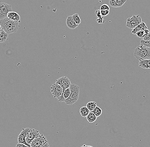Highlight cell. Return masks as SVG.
Here are the masks:
<instances>
[{
	"instance_id": "6da1fadb",
	"label": "cell",
	"mask_w": 150,
	"mask_h": 147,
	"mask_svg": "<svg viewBox=\"0 0 150 147\" xmlns=\"http://www.w3.org/2000/svg\"><path fill=\"white\" fill-rule=\"evenodd\" d=\"M0 25L2 30L8 34L16 32L20 27L18 22L10 19L7 17L0 20Z\"/></svg>"
},
{
	"instance_id": "7a4b0ae2",
	"label": "cell",
	"mask_w": 150,
	"mask_h": 147,
	"mask_svg": "<svg viewBox=\"0 0 150 147\" xmlns=\"http://www.w3.org/2000/svg\"><path fill=\"white\" fill-rule=\"evenodd\" d=\"M134 56L139 61L150 60V48L140 44L135 49Z\"/></svg>"
},
{
	"instance_id": "3957f363",
	"label": "cell",
	"mask_w": 150,
	"mask_h": 147,
	"mask_svg": "<svg viewBox=\"0 0 150 147\" xmlns=\"http://www.w3.org/2000/svg\"><path fill=\"white\" fill-rule=\"evenodd\" d=\"M70 94L69 97L65 100L66 104L72 105L77 102L79 97L80 88L76 84H72L70 87Z\"/></svg>"
},
{
	"instance_id": "277c9868",
	"label": "cell",
	"mask_w": 150,
	"mask_h": 147,
	"mask_svg": "<svg viewBox=\"0 0 150 147\" xmlns=\"http://www.w3.org/2000/svg\"><path fill=\"white\" fill-rule=\"evenodd\" d=\"M142 22L141 18L139 15H133L132 17L127 19L126 26L130 29H134Z\"/></svg>"
},
{
	"instance_id": "5b68a950",
	"label": "cell",
	"mask_w": 150,
	"mask_h": 147,
	"mask_svg": "<svg viewBox=\"0 0 150 147\" xmlns=\"http://www.w3.org/2000/svg\"><path fill=\"white\" fill-rule=\"evenodd\" d=\"M12 11V6L5 3H0V20L6 17L8 13Z\"/></svg>"
},
{
	"instance_id": "8992f818",
	"label": "cell",
	"mask_w": 150,
	"mask_h": 147,
	"mask_svg": "<svg viewBox=\"0 0 150 147\" xmlns=\"http://www.w3.org/2000/svg\"><path fill=\"white\" fill-rule=\"evenodd\" d=\"M47 142L46 137L44 135L39 134L30 145L31 147H40Z\"/></svg>"
},
{
	"instance_id": "52a82bcc",
	"label": "cell",
	"mask_w": 150,
	"mask_h": 147,
	"mask_svg": "<svg viewBox=\"0 0 150 147\" xmlns=\"http://www.w3.org/2000/svg\"><path fill=\"white\" fill-rule=\"evenodd\" d=\"M56 84H59L62 88L64 91L66 89L70 88L71 83L69 79L67 76H63L58 79L56 81Z\"/></svg>"
},
{
	"instance_id": "ba28073f",
	"label": "cell",
	"mask_w": 150,
	"mask_h": 147,
	"mask_svg": "<svg viewBox=\"0 0 150 147\" xmlns=\"http://www.w3.org/2000/svg\"><path fill=\"white\" fill-rule=\"evenodd\" d=\"M51 92L54 98H58L60 97L62 94V88L59 84L53 83L51 87Z\"/></svg>"
},
{
	"instance_id": "9c48e42d",
	"label": "cell",
	"mask_w": 150,
	"mask_h": 147,
	"mask_svg": "<svg viewBox=\"0 0 150 147\" xmlns=\"http://www.w3.org/2000/svg\"><path fill=\"white\" fill-rule=\"evenodd\" d=\"M39 131L35 129H30L26 136V142L28 144H30L33 140L39 134Z\"/></svg>"
},
{
	"instance_id": "30bf717a",
	"label": "cell",
	"mask_w": 150,
	"mask_h": 147,
	"mask_svg": "<svg viewBox=\"0 0 150 147\" xmlns=\"http://www.w3.org/2000/svg\"><path fill=\"white\" fill-rule=\"evenodd\" d=\"M30 130V128H26V129H23L22 132H21L18 136V143H22V144L27 145V146L29 145L26 142L25 139H26L27 134H28Z\"/></svg>"
},
{
	"instance_id": "8fae6325",
	"label": "cell",
	"mask_w": 150,
	"mask_h": 147,
	"mask_svg": "<svg viewBox=\"0 0 150 147\" xmlns=\"http://www.w3.org/2000/svg\"><path fill=\"white\" fill-rule=\"evenodd\" d=\"M66 23L67 27L71 29V30H74V29L77 27L78 26V25H77L75 23L72 16H69L67 17L66 21Z\"/></svg>"
},
{
	"instance_id": "7c38bea8",
	"label": "cell",
	"mask_w": 150,
	"mask_h": 147,
	"mask_svg": "<svg viewBox=\"0 0 150 147\" xmlns=\"http://www.w3.org/2000/svg\"><path fill=\"white\" fill-rule=\"evenodd\" d=\"M127 0H109V4L113 7H120L126 2Z\"/></svg>"
},
{
	"instance_id": "4fadbf2b",
	"label": "cell",
	"mask_w": 150,
	"mask_h": 147,
	"mask_svg": "<svg viewBox=\"0 0 150 147\" xmlns=\"http://www.w3.org/2000/svg\"><path fill=\"white\" fill-rule=\"evenodd\" d=\"M7 17L10 19L16 21V22H18L19 23L21 22V18L19 15L16 12H10L8 13L7 15Z\"/></svg>"
},
{
	"instance_id": "5bb4252c",
	"label": "cell",
	"mask_w": 150,
	"mask_h": 147,
	"mask_svg": "<svg viewBox=\"0 0 150 147\" xmlns=\"http://www.w3.org/2000/svg\"><path fill=\"white\" fill-rule=\"evenodd\" d=\"M147 29V27L145 22H142L139 25H138L135 28H134L132 30L131 33L133 34H135L136 33L140 31L144 30Z\"/></svg>"
},
{
	"instance_id": "9a60e30c",
	"label": "cell",
	"mask_w": 150,
	"mask_h": 147,
	"mask_svg": "<svg viewBox=\"0 0 150 147\" xmlns=\"http://www.w3.org/2000/svg\"><path fill=\"white\" fill-rule=\"evenodd\" d=\"M139 66L145 69H150V60H142L139 61Z\"/></svg>"
},
{
	"instance_id": "2e32d148",
	"label": "cell",
	"mask_w": 150,
	"mask_h": 147,
	"mask_svg": "<svg viewBox=\"0 0 150 147\" xmlns=\"http://www.w3.org/2000/svg\"><path fill=\"white\" fill-rule=\"evenodd\" d=\"M9 39V34L6 33L3 30L0 32V43H4Z\"/></svg>"
},
{
	"instance_id": "e0dca14e",
	"label": "cell",
	"mask_w": 150,
	"mask_h": 147,
	"mask_svg": "<svg viewBox=\"0 0 150 147\" xmlns=\"http://www.w3.org/2000/svg\"><path fill=\"white\" fill-rule=\"evenodd\" d=\"M97 117L92 111H90L89 114L86 117V118L90 123L94 122L97 119Z\"/></svg>"
},
{
	"instance_id": "ac0fdd59",
	"label": "cell",
	"mask_w": 150,
	"mask_h": 147,
	"mask_svg": "<svg viewBox=\"0 0 150 147\" xmlns=\"http://www.w3.org/2000/svg\"><path fill=\"white\" fill-rule=\"evenodd\" d=\"M79 111L81 116L82 117H86L87 115L90 112V110H88V109L87 108L86 106H83L81 108Z\"/></svg>"
},
{
	"instance_id": "d6986e66",
	"label": "cell",
	"mask_w": 150,
	"mask_h": 147,
	"mask_svg": "<svg viewBox=\"0 0 150 147\" xmlns=\"http://www.w3.org/2000/svg\"><path fill=\"white\" fill-rule=\"evenodd\" d=\"M149 32V31L146 29L144 30L140 31L136 33L135 34L137 36V37H141V38H144L146 35L148 34Z\"/></svg>"
},
{
	"instance_id": "ffe728a7",
	"label": "cell",
	"mask_w": 150,
	"mask_h": 147,
	"mask_svg": "<svg viewBox=\"0 0 150 147\" xmlns=\"http://www.w3.org/2000/svg\"><path fill=\"white\" fill-rule=\"evenodd\" d=\"M96 104L97 103H96V102H94V101H91V102H89L87 103L86 107L90 110V111H92L94 110V109L96 106Z\"/></svg>"
},
{
	"instance_id": "44dd1931",
	"label": "cell",
	"mask_w": 150,
	"mask_h": 147,
	"mask_svg": "<svg viewBox=\"0 0 150 147\" xmlns=\"http://www.w3.org/2000/svg\"><path fill=\"white\" fill-rule=\"evenodd\" d=\"M92 112L97 117H99L102 114V109L99 107L97 106L94 109V110L92 111Z\"/></svg>"
},
{
	"instance_id": "7402d4cb",
	"label": "cell",
	"mask_w": 150,
	"mask_h": 147,
	"mask_svg": "<svg viewBox=\"0 0 150 147\" xmlns=\"http://www.w3.org/2000/svg\"><path fill=\"white\" fill-rule=\"evenodd\" d=\"M72 16L75 23L77 25H79L80 24L81 22V20L80 18L79 15L78 14H74Z\"/></svg>"
},
{
	"instance_id": "603a6c76",
	"label": "cell",
	"mask_w": 150,
	"mask_h": 147,
	"mask_svg": "<svg viewBox=\"0 0 150 147\" xmlns=\"http://www.w3.org/2000/svg\"><path fill=\"white\" fill-rule=\"evenodd\" d=\"M63 97H64L65 100L67 99L69 97L70 94V88L68 89H66L64 91H63Z\"/></svg>"
},
{
	"instance_id": "cb8c5ba5",
	"label": "cell",
	"mask_w": 150,
	"mask_h": 147,
	"mask_svg": "<svg viewBox=\"0 0 150 147\" xmlns=\"http://www.w3.org/2000/svg\"><path fill=\"white\" fill-rule=\"evenodd\" d=\"M140 43L142 45L144 46L150 48V41H145L142 40L140 41Z\"/></svg>"
},
{
	"instance_id": "d4e9b609",
	"label": "cell",
	"mask_w": 150,
	"mask_h": 147,
	"mask_svg": "<svg viewBox=\"0 0 150 147\" xmlns=\"http://www.w3.org/2000/svg\"><path fill=\"white\" fill-rule=\"evenodd\" d=\"M100 12H101V15H102V16H107L108 15L109 13L110 10H100Z\"/></svg>"
},
{
	"instance_id": "484cf974",
	"label": "cell",
	"mask_w": 150,
	"mask_h": 147,
	"mask_svg": "<svg viewBox=\"0 0 150 147\" xmlns=\"http://www.w3.org/2000/svg\"><path fill=\"white\" fill-rule=\"evenodd\" d=\"M100 10H110V7L107 4H104L101 6V7H100Z\"/></svg>"
},
{
	"instance_id": "4316f807",
	"label": "cell",
	"mask_w": 150,
	"mask_h": 147,
	"mask_svg": "<svg viewBox=\"0 0 150 147\" xmlns=\"http://www.w3.org/2000/svg\"><path fill=\"white\" fill-rule=\"evenodd\" d=\"M16 147H31L30 145H26L24 144H22V143H18L16 144Z\"/></svg>"
},
{
	"instance_id": "83f0119b",
	"label": "cell",
	"mask_w": 150,
	"mask_h": 147,
	"mask_svg": "<svg viewBox=\"0 0 150 147\" xmlns=\"http://www.w3.org/2000/svg\"><path fill=\"white\" fill-rule=\"evenodd\" d=\"M95 14L98 17V18H103V17L102 16V15H101L100 10H96L95 12Z\"/></svg>"
},
{
	"instance_id": "f1b7e54d",
	"label": "cell",
	"mask_w": 150,
	"mask_h": 147,
	"mask_svg": "<svg viewBox=\"0 0 150 147\" xmlns=\"http://www.w3.org/2000/svg\"><path fill=\"white\" fill-rule=\"evenodd\" d=\"M57 99H58L59 102H64V101H65V99H64V97H63V93L62 94V95H61L59 97H58Z\"/></svg>"
},
{
	"instance_id": "f546056e",
	"label": "cell",
	"mask_w": 150,
	"mask_h": 147,
	"mask_svg": "<svg viewBox=\"0 0 150 147\" xmlns=\"http://www.w3.org/2000/svg\"><path fill=\"white\" fill-rule=\"evenodd\" d=\"M143 40L145 41H150V32H149L147 35H146L144 38H143Z\"/></svg>"
},
{
	"instance_id": "4dcf8cb0",
	"label": "cell",
	"mask_w": 150,
	"mask_h": 147,
	"mask_svg": "<svg viewBox=\"0 0 150 147\" xmlns=\"http://www.w3.org/2000/svg\"><path fill=\"white\" fill-rule=\"evenodd\" d=\"M103 20H104V18H98V19L96 20V21H97V23H104V22H103Z\"/></svg>"
},
{
	"instance_id": "1f68e13d",
	"label": "cell",
	"mask_w": 150,
	"mask_h": 147,
	"mask_svg": "<svg viewBox=\"0 0 150 147\" xmlns=\"http://www.w3.org/2000/svg\"><path fill=\"white\" fill-rule=\"evenodd\" d=\"M40 147H50L48 143L47 142L46 143H45V144L43 145V146H42Z\"/></svg>"
},
{
	"instance_id": "d6a6232c",
	"label": "cell",
	"mask_w": 150,
	"mask_h": 147,
	"mask_svg": "<svg viewBox=\"0 0 150 147\" xmlns=\"http://www.w3.org/2000/svg\"><path fill=\"white\" fill-rule=\"evenodd\" d=\"M81 147H93V146H86V145H84L83 146H81Z\"/></svg>"
},
{
	"instance_id": "836d02e7",
	"label": "cell",
	"mask_w": 150,
	"mask_h": 147,
	"mask_svg": "<svg viewBox=\"0 0 150 147\" xmlns=\"http://www.w3.org/2000/svg\"><path fill=\"white\" fill-rule=\"evenodd\" d=\"M2 30V29L1 27V25H0V32H1Z\"/></svg>"
}]
</instances>
